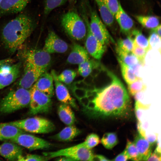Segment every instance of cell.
Segmentation results:
<instances>
[{"label":"cell","mask_w":161,"mask_h":161,"mask_svg":"<svg viewBox=\"0 0 161 161\" xmlns=\"http://www.w3.org/2000/svg\"><path fill=\"white\" fill-rule=\"evenodd\" d=\"M105 70L111 78V82L101 89L86 91V96L79 99L83 111L93 117L125 116L131 108L128 93L117 76Z\"/></svg>","instance_id":"6da1fadb"},{"label":"cell","mask_w":161,"mask_h":161,"mask_svg":"<svg viewBox=\"0 0 161 161\" xmlns=\"http://www.w3.org/2000/svg\"><path fill=\"white\" fill-rule=\"evenodd\" d=\"M34 20L30 16L21 13L3 28L2 40L6 48L14 52L20 47L35 28Z\"/></svg>","instance_id":"7a4b0ae2"},{"label":"cell","mask_w":161,"mask_h":161,"mask_svg":"<svg viewBox=\"0 0 161 161\" xmlns=\"http://www.w3.org/2000/svg\"><path fill=\"white\" fill-rule=\"evenodd\" d=\"M30 90L21 87L10 91L0 101V112L8 114L29 106Z\"/></svg>","instance_id":"3957f363"},{"label":"cell","mask_w":161,"mask_h":161,"mask_svg":"<svg viewBox=\"0 0 161 161\" xmlns=\"http://www.w3.org/2000/svg\"><path fill=\"white\" fill-rule=\"evenodd\" d=\"M61 24L66 33L75 40H81L86 35V23L75 11H69L64 14L61 18Z\"/></svg>","instance_id":"277c9868"},{"label":"cell","mask_w":161,"mask_h":161,"mask_svg":"<svg viewBox=\"0 0 161 161\" xmlns=\"http://www.w3.org/2000/svg\"><path fill=\"white\" fill-rule=\"evenodd\" d=\"M9 123L22 130L36 134L49 133L55 129V126L52 122L38 117L17 120Z\"/></svg>","instance_id":"5b68a950"},{"label":"cell","mask_w":161,"mask_h":161,"mask_svg":"<svg viewBox=\"0 0 161 161\" xmlns=\"http://www.w3.org/2000/svg\"><path fill=\"white\" fill-rule=\"evenodd\" d=\"M49 159L59 157H66L74 161H93L95 155L91 149L82 146L80 143L69 148L53 152L43 153Z\"/></svg>","instance_id":"8992f818"},{"label":"cell","mask_w":161,"mask_h":161,"mask_svg":"<svg viewBox=\"0 0 161 161\" xmlns=\"http://www.w3.org/2000/svg\"><path fill=\"white\" fill-rule=\"evenodd\" d=\"M30 99L28 114L34 115L47 113L51 108V97L39 91L33 85L30 89Z\"/></svg>","instance_id":"52a82bcc"},{"label":"cell","mask_w":161,"mask_h":161,"mask_svg":"<svg viewBox=\"0 0 161 161\" xmlns=\"http://www.w3.org/2000/svg\"><path fill=\"white\" fill-rule=\"evenodd\" d=\"M22 54L25 62L46 71L51 64V58L50 54L43 49L27 50Z\"/></svg>","instance_id":"ba28073f"},{"label":"cell","mask_w":161,"mask_h":161,"mask_svg":"<svg viewBox=\"0 0 161 161\" xmlns=\"http://www.w3.org/2000/svg\"><path fill=\"white\" fill-rule=\"evenodd\" d=\"M89 25L93 35L103 44L106 45L110 41L114 42L105 26L95 10L91 11Z\"/></svg>","instance_id":"9c48e42d"},{"label":"cell","mask_w":161,"mask_h":161,"mask_svg":"<svg viewBox=\"0 0 161 161\" xmlns=\"http://www.w3.org/2000/svg\"><path fill=\"white\" fill-rule=\"evenodd\" d=\"M10 140L30 150L47 148L52 146L50 143L42 138L24 133Z\"/></svg>","instance_id":"30bf717a"},{"label":"cell","mask_w":161,"mask_h":161,"mask_svg":"<svg viewBox=\"0 0 161 161\" xmlns=\"http://www.w3.org/2000/svg\"><path fill=\"white\" fill-rule=\"evenodd\" d=\"M86 37L85 43V49L91 56L95 59L100 60L106 49L105 45L102 44L92 34L89 28V21L86 19Z\"/></svg>","instance_id":"8fae6325"},{"label":"cell","mask_w":161,"mask_h":161,"mask_svg":"<svg viewBox=\"0 0 161 161\" xmlns=\"http://www.w3.org/2000/svg\"><path fill=\"white\" fill-rule=\"evenodd\" d=\"M67 44L52 30H49L43 49L50 53H63L68 49Z\"/></svg>","instance_id":"7c38bea8"},{"label":"cell","mask_w":161,"mask_h":161,"mask_svg":"<svg viewBox=\"0 0 161 161\" xmlns=\"http://www.w3.org/2000/svg\"><path fill=\"white\" fill-rule=\"evenodd\" d=\"M21 64L18 62L12 65H4L0 69V88L7 86L15 81L19 77Z\"/></svg>","instance_id":"4fadbf2b"},{"label":"cell","mask_w":161,"mask_h":161,"mask_svg":"<svg viewBox=\"0 0 161 161\" xmlns=\"http://www.w3.org/2000/svg\"><path fill=\"white\" fill-rule=\"evenodd\" d=\"M23 75L19 81L20 87L29 89L34 85L40 76L46 71L25 62Z\"/></svg>","instance_id":"5bb4252c"},{"label":"cell","mask_w":161,"mask_h":161,"mask_svg":"<svg viewBox=\"0 0 161 161\" xmlns=\"http://www.w3.org/2000/svg\"><path fill=\"white\" fill-rule=\"evenodd\" d=\"M54 81L55 92L58 99L63 103L69 105L75 109H78V107L75 100L71 96L66 87L58 79L57 75L54 70L51 71Z\"/></svg>","instance_id":"9a60e30c"},{"label":"cell","mask_w":161,"mask_h":161,"mask_svg":"<svg viewBox=\"0 0 161 161\" xmlns=\"http://www.w3.org/2000/svg\"><path fill=\"white\" fill-rule=\"evenodd\" d=\"M30 0H2L0 4V18L23 11Z\"/></svg>","instance_id":"2e32d148"},{"label":"cell","mask_w":161,"mask_h":161,"mask_svg":"<svg viewBox=\"0 0 161 161\" xmlns=\"http://www.w3.org/2000/svg\"><path fill=\"white\" fill-rule=\"evenodd\" d=\"M53 79L51 74L45 72L38 78L33 86L50 97L54 94Z\"/></svg>","instance_id":"e0dca14e"},{"label":"cell","mask_w":161,"mask_h":161,"mask_svg":"<svg viewBox=\"0 0 161 161\" xmlns=\"http://www.w3.org/2000/svg\"><path fill=\"white\" fill-rule=\"evenodd\" d=\"M22 152L21 148L14 143L4 142L0 145V155L8 160H18Z\"/></svg>","instance_id":"ac0fdd59"},{"label":"cell","mask_w":161,"mask_h":161,"mask_svg":"<svg viewBox=\"0 0 161 161\" xmlns=\"http://www.w3.org/2000/svg\"><path fill=\"white\" fill-rule=\"evenodd\" d=\"M114 16L120 27V32L123 34L129 35L132 31L134 23L123 8L120 2L118 10Z\"/></svg>","instance_id":"d6986e66"},{"label":"cell","mask_w":161,"mask_h":161,"mask_svg":"<svg viewBox=\"0 0 161 161\" xmlns=\"http://www.w3.org/2000/svg\"><path fill=\"white\" fill-rule=\"evenodd\" d=\"M89 59L88 53L86 49L78 44H75L67 58V62L71 64H79Z\"/></svg>","instance_id":"ffe728a7"},{"label":"cell","mask_w":161,"mask_h":161,"mask_svg":"<svg viewBox=\"0 0 161 161\" xmlns=\"http://www.w3.org/2000/svg\"><path fill=\"white\" fill-rule=\"evenodd\" d=\"M134 142L139 153L140 161H147L151 153V145L139 134L135 137Z\"/></svg>","instance_id":"44dd1931"},{"label":"cell","mask_w":161,"mask_h":161,"mask_svg":"<svg viewBox=\"0 0 161 161\" xmlns=\"http://www.w3.org/2000/svg\"><path fill=\"white\" fill-rule=\"evenodd\" d=\"M80 133V130L75 126L73 125L68 126L57 134L50 137L58 141L68 142L73 140Z\"/></svg>","instance_id":"7402d4cb"},{"label":"cell","mask_w":161,"mask_h":161,"mask_svg":"<svg viewBox=\"0 0 161 161\" xmlns=\"http://www.w3.org/2000/svg\"><path fill=\"white\" fill-rule=\"evenodd\" d=\"M23 130L8 123H0V141L11 140L23 133Z\"/></svg>","instance_id":"603a6c76"},{"label":"cell","mask_w":161,"mask_h":161,"mask_svg":"<svg viewBox=\"0 0 161 161\" xmlns=\"http://www.w3.org/2000/svg\"><path fill=\"white\" fill-rule=\"evenodd\" d=\"M58 112L60 120L65 124L73 125L75 121L74 112L69 105L62 103L58 106Z\"/></svg>","instance_id":"cb8c5ba5"},{"label":"cell","mask_w":161,"mask_h":161,"mask_svg":"<svg viewBox=\"0 0 161 161\" xmlns=\"http://www.w3.org/2000/svg\"><path fill=\"white\" fill-rule=\"evenodd\" d=\"M97 6L102 19L107 26H112L114 22V16L103 0H94Z\"/></svg>","instance_id":"d4e9b609"},{"label":"cell","mask_w":161,"mask_h":161,"mask_svg":"<svg viewBox=\"0 0 161 161\" xmlns=\"http://www.w3.org/2000/svg\"><path fill=\"white\" fill-rule=\"evenodd\" d=\"M134 39L130 35L124 39H120L117 41L116 50L118 56L132 52Z\"/></svg>","instance_id":"484cf974"},{"label":"cell","mask_w":161,"mask_h":161,"mask_svg":"<svg viewBox=\"0 0 161 161\" xmlns=\"http://www.w3.org/2000/svg\"><path fill=\"white\" fill-rule=\"evenodd\" d=\"M135 18L143 27L152 29L160 24V20L157 16H152L136 15Z\"/></svg>","instance_id":"4316f807"},{"label":"cell","mask_w":161,"mask_h":161,"mask_svg":"<svg viewBox=\"0 0 161 161\" xmlns=\"http://www.w3.org/2000/svg\"><path fill=\"white\" fill-rule=\"evenodd\" d=\"M120 64L123 77L126 83L129 84L136 81L140 77L137 76L131 68L117 57Z\"/></svg>","instance_id":"83f0119b"},{"label":"cell","mask_w":161,"mask_h":161,"mask_svg":"<svg viewBox=\"0 0 161 161\" xmlns=\"http://www.w3.org/2000/svg\"><path fill=\"white\" fill-rule=\"evenodd\" d=\"M131 33L134 36V42L139 47L148 51L151 49L148 39L137 30H132Z\"/></svg>","instance_id":"f1b7e54d"},{"label":"cell","mask_w":161,"mask_h":161,"mask_svg":"<svg viewBox=\"0 0 161 161\" xmlns=\"http://www.w3.org/2000/svg\"><path fill=\"white\" fill-rule=\"evenodd\" d=\"M101 142L106 148L112 149L118 143L117 135L114 132L106 133L103 134L101 140Z\"/></svg>","instance_id":"f546056e"},{"label":"cell","mask_w":161,"mask_h":161,"mask_svg":"<svg viewBox=\"0 0 161 161\" xmlns=\"http://www.w3.org/2000/svg\"><path fill=\"white\" fill-rule=\"evenodd\" d=\"M67 0H44V13L47 16L53 10L63 5Z\"/></svg>","instance_id":"4dcf8cb0"},{"label":"cell","mask_w":161,"mask_h":161,"mask_svg":"<svg viewBox=\"0 0 161 161\" xmlns=\"http://www.w3.org/2000/svg\"><path fill=\"white\" fill-rule=\"evenodd\" d=\"M125 150L128 156L129 159L134 161H140L139 153L134 142L128 140Z\"/></svg>","instance_id":"1f68e13d"},{"label":"cell","mask_w":161,"mask_h":161,"mask_svg":"<svg viewBox=\"0 0 161 161\" xmlns=\"http://www.w3.org/2000/svg\"><path fill=\"white\" fill-rule=\"evenodd\" d=\"M128 85V91L132 96H134L138 92L144 91L146 88V85L140 78Z\"/></svg>","instance_id":"d6a6232c"},{"label":"cell","mask_w":161,"mask_h":161,"mask_svg":"<svg viewBox=\"0 0 161 161\" xmlns=\"http://www.w3.org/2000/svg\"><path fill=\"white\" fill-rule=\"evenodd\" d=\"M100 141L99 137L95 133H92L88 135L85 141L80 144L83 146L91 149L97 145Z\"/></svg>","instance_id":"836d02e7"},{"label":"cell","mask_w":161,"mask_h":161,"mask_svg":"<svg viewBox=\"0 0 161 161\" xmlns=\"http://www.w3.org/2000/svg\"><path fill=\"white\" fill-rule=\"evenodd\" d=\"M117 57L129 67L133 66L139 62L137 58L132 52L122 55L118 56Z\"/></svg>","instance_id":"e575fe53"},{"label":"cell","mask_w":161,"mask_h":161,"mask_svg":"<svg viewBox=\"0 0 161 161\" xmlns=\"http://www.w3.org/2000/svg\"><path fill=\"white\" fill-rule=\"evenodd\" d=\"M148 51L137 46L134 41V45L132 52L136 56L139 62L143 65L145 59Z\"/></svg>","instance_id":"d590c367"},{"label":"cell","mask_w":161,"mask_h":161,"mask_svg":"<svg viewBox=\"0 0 161 161\" xmlns=\"http://www.w3.org/2000/svg\"><path fill=\"white\" fill-rule=\"evenodd\" d=\"M148 40L151 49H157L160 51L161 37L155 32H152Z\"/></svg>","instance_id":"8d00e7d4"},{"label":"cell","mask_w":161,"mask_h":161,"mask_svg":"<svg viewBox=\"0 0 161 161\" xmlns=\"http://www.w3.org/2000/svg\"><path fill=\"white\" fill-rule=\"evenodd\" d=\"M149 107L148 105L142 103L140 100H135L134 106L135 113L137 122L140 121L143 112L147 110Z\"/></svg>","instance_id":"74e56055"},{"label":"cell","mask_w":161,"mask_h":161,"mask_svg":"<svg viewBox=\"0 0 161 161\" xmlns=\"http://www.w3.org/2000/svg\"><path fill=\"white\" fill-rule=\"evenodd\" d=\"M106 6L114 16L117 12L119 6L118 0H103Z\"/></svg>","instance_id":"f35d334b"},{"label":"cell","mask_w":161,"mask_h":161,"mask_svg":"<svg viewBox=\"0 0 161 161\" xmlns=\"http://www.w3.org/2000/svg\"><path fill=\"white\" fill-rule=\"evenodd\" d=\"M99 65V64L98 62L89 59L79 64L78 71L79 72L91 67L97 68Z\"/></svg>","instance_id":"ab89813d"},{"label":"cell","mask_w":161,"mask_h":161,"mask_svg":"<svg viewBox=\"0 0 161 161\" xmlns=\"http://www.w3.org/2000/svg\"><path fill=\"white\" fill-rule=\"evenodd\" d=\"M48 158L44 156L37 154H28L22 156L18 160V161H47L49 160Z\"/></svg>","instance_id":"60d3db41"},{"label":"cell","mask_w":161,"mask_h":161,"mask_svg":"<svg viewBox=\"0 0 161 161\" xmlns=\"http://www.w3.org/2000/svg\"><path fill=\"white\" fill-rule=\"evenodd\" d=\"M161 150L158 144L154 152L151 153L147 161H161Z\"/></svg>","instance_id":"b9f144b4"},{"label":"cell","mask_w":161,"mask_h":161,"mask_svg":"<svg viewBox=\"0 0 161 161\" xmlns=\"http://www.w3.org/2000/svg\"><path fill=\"white\" fill-rule=\"evenodd\" d=\"M86 90L83 89L74 88L73 92L75 96L79 99L86 96Z\"/></svg>","instance_id":"7bdbcfd3"},{"label":"cell","mask_w":161,"mask_h":161,"mask_svg":"<svg viewBox=\"0 0 161 161\" xmlns=\"http://www.w3.org/2000/svg\"><path fill=\"white\" fill-rule=\"evenodd\" d=\"M145 138L152 145L156 141L157 137L156 134L153 133H148L145 135Z\"/></svg>","instance_id":"ee69618b"},{"label":"cell","mask_w":161,"mask_h":161,"mask_svg":"<svg viewBox=\"0 0 161 161\" xmlns=\"http://www.w3.org/2000/svg\"><path fill=\"white\" fill-rule=\"evenodd\" d=\"M72 75H76V72L71 69H66L63 71L59 75H57L58 79Z\"/></svg>","instance_id":"f6af8a7d"},{"label":"cell","mask_w":161,"mask_h":161,"mask_svg":"<svg viewBox=\"0 0 161 161\" xmlns=\"http://www.w3.org/2000/svg\"><path fill=\"white\" fill-rule=\"evenodd\" d=\"M89 85L87 84L83 80L77 81L74 84L75 88L83 89L86 90H89Z\"/></svg>","instance_id":"bcb514c9"},{"label":"cell","mask_w":161,"mask_h":161,"mask_svg":"<svg viewBox=\"0 0 161 161\" xmlns=\"http://www.w3.org/2000/svg\"><path fill=\"white\" fill-rule=\"evenodd\" d=\"M129 160L128 156L124 150L122 152L118 155L112 160L114 161H127Z\"/></svg>","instance_id":"7dc6e473"},{"label":"cell","mask_w":161,"mask_h":161,"mask_svg":"<svg viewBox=\"0 0 161 161\" xmlns=\"http://www.w3.org/2000/svg\"><path fill=\"white\" fill-rule=\"evenodd\" d=\"M76 76V75H72L68 77L61 78L58 79L61 82L68 84H70L73 81Z\"/></svg>","instance_id":"c3c4849f"},{"label":"cell","mask_w":161,"mask_h":161,"mask_svg":"<svg viewBox=\"0 0 161 161\" xmlns=\"http://www.w3.org/2000/svg\"><path fill=\"white\" fill-rule=\"evenodd\" d=\"M94 69H95L93 68H90L78 72L80 75L85 78L89 75Z\"/></svg>","instance_id":"681fc988"},{"label":"cell","mask_w":161,"mask_h":161,"mask_svg":"<svg viewBox=\"0 0 161 161\" xmlns=\"http://www.w3.org/2000/svg\"><path fill=\"white\" fill-rule=\"evenodd\" d=\"M13 60L11 58H7L0 60V69L2 66L10 64L13 62Z\"/></svg>","instance_id":"f907efd6"},{"label":"cell","mask_w":161,"mask_h":161,"mask_svg":"<svg viewBox=\"0 0 161 161\" xmlns=\"http://www.w3.org/2000/svg\"><path fill=\"white\" fill-rule=\"evenodd\" d=\"M94 160L108 161L110 160L102 155H95Z\"/></svg>","instance_id":"816d5d0a"},{"label":"cell","mask_w":161,"mask_h":161,"mask_svg":"<svg viewBox=\"0 0 161 161\" xmlns=\"http://www.w3.org/2000/svg\"><path fill=\"white\" fill-rule=\"evenodd\" d=\"M161 25L159 24L156 27L151 29L152 32H154L161 37Z\"/></svg>","instance_id":"f5cc1de1"},{"label":"cell","mask_w":161,"mask_h":161,"mask_svg":"<svg viewBox=\"0 0 161 161\" xmlns=\"http://www.w3.org/2000/svg\"><path fill=\"white\" fill-rule=\"evenodd\" d=\"M56 160L57 161H74L73 160L71 159V158H69L67 157H60L58 158H57L56 159Z\"/></svg>","instance_id":"db71d44e"},{"label":"cell","mask_w":161,"mask_h":161,"mask_svg":"<svg viewBox=\"0 0 161 161\" xmlns=\"http://www.w3.org/2000/svg\"><path fill=\"white\" fill-rule=\"evenodd\" d=\"M2 1V0H0V3Z\"/></svg>","instance_id":"11a10c76"},{"label":"cell","mask_w":161,"mask_h":161,"mask_svg":"<svg viewBox=\"0 0 161 161\" xmlns=\"http://www.w3.org/2000/svg\"><path fill=\"white\" fill-rule=\"evenodd\" d=\"M73 0H71V1H73Z\"/></svg>","instance_id":"9f6ffc18"},{"label":"cell","mask_w":161,"mask_h":161,"mask_svg":"<svg viewBox=\"0 0 161 161\" xmlns=\"http://www.w3.org/2000/svg\"><path fill=\"white\" fill-rule=\"evenodd\" d=\"M0 89H1V88H0Z\"/></svg>","instance_id":"6f0895ef"}]
</instances>
